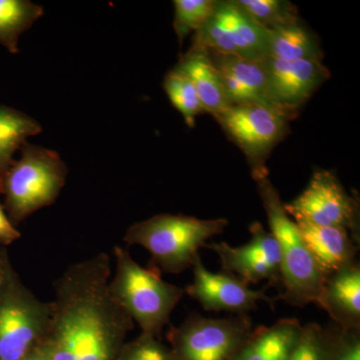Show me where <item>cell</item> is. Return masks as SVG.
<instances>
[{
    "label": "cell",
    "mask_w": 360,
    "mask_h": 360,
    "mask_svg": "<svg viewBox=\"0 0 360 360\" xmlns=\"http://www.w3.org/2000/svg\"><path fill=\"white\" fill-rule=\"evenodd\" d=\"M106 253L71 265L54 283L52 360H116L134 322L110 290Z\"/></svg>",
    "instance_id": "1"
},
{
    "label": "cell",
    "mask_w": 360,
    "mask_h": 360,
    "mask_svg": "<svg viewBox=\"0 0 360 360\" xmlns=\"http://www.w3.org/2000/svg\"><path fill=\"white\" fill-rule=\"evenodd\" d=\"M227 225L229 220L225 219H200L163 213L135 222L127 229L123 241L148 250L149 266L160 272L180 274L193 267L200 248H205L213 236L222 233Z\"/></svg>",
    "instance_id": "2"
},
{
    "label": "cell",
    "mask_w": 360,
    "mask_h": 360,
    "mask_svg": "<svg viewBox=\"0 0 360 360\" xmlns=\"http://www.w3.org/2000/svg\"><path fill=\"white\" fill-rule=\"evenodd\" d=\"M113 257L115 272L110 277L111 295L141 333L160 338L184 290L163 281L155 267H142L122 246L113 248Z\"/></svg>",
    "instance_id": "3"
},
{
    "label": "cell",
    "mask_w": 360,
    "mask_h": 360,
    "mask_svg": "<svg viewBox=\"0 0 360 360\" xmlns=\"http://www.w3.org/2000/svg\"><path fill=\"white\" fill-rule=\"evenodd\" d=\"M258 193L266 212L270 232L281 252V283L283 291L276 300L303 307L316 303L324 278L305 245L297 225L284 210L278 191L269 177L257 180Z\"/></svg>",
    "instance_id": "4"
},
{
    "label": "cell",
    "mask_w": 360,
    "mask_h": 360,
    "mask_svg": "<svg viewBox=\"0 0 360 360\" xmlns=\"http://www.w3.org/2000/svg\"><path fill=\"white\" fill-rule=\"evenodd\" d=\"M20 158L0 179L4 210L14 225L58 200L68 177V167L51 149L26 141Z\"/></svg>",
    "instance_id": "5"
},
{
    "label": "cell",
    "mask_w": 360,
    "mask_h": 360,
    "mask_svg": "<svg viewBox=\"0 0 360 360\" xmlns=\"http://www.w3.org/2000/svg\"><path fill=\"white\" fill-rule=\"evenodd\" d=\"M52 302H42L13 265L0 291V360H20L49 338Z\"/></svg>",
    "instance_id": "6"
},
{
    "label": "cell",
    "mask_w": 360,
    "mask_h": 360,
    "mask_svg": "<svg viewBox=\"0 0 360 360\" xmlns=\"http://www.w3.org/2000/svg\"><path fill=\"white\" fill-rule=\"evenodd\" d=\"M213 117L246 156L253 179L269 176L267 158L288 134L290 116L269 106L243 104L231 105Z\"/></svg>",
    "instance_id": "7"
},
{
    "label": "cell",
    "mask_w": 360,
    "mask_h": 360,
    "mask_svg": "<svg viewBox=\"0 0 360 360\" xmlns=\"http://www.w3.org/2000/svg\"><path fill=\"white\" fill-rule=\"evenodd\" d=\"M252 330L248 314L210 319L193 312L170 328L167 340L176 360H232Z\"/></svg>",
    "instance_id": "8"
},
{
    "label": "cell",
    "mask_w": 360,
    "mask_h": 360,
    "mask_svg": "<svg viewBox=\"0 0 360 360\" xmlns=\"http://www.w3.org/2000/svg\"><path fill=\"white\" fill-rule=\"evenodd\" d=\"M269 32L243 11L236 0L217 1L214 11L194 33L193 45L210 51L262 60L269 53Z\"/></svg>",
    "instance_id": "9"
},
{
    "label": "cell",
    "mask_w": 360,
    "mask_h": 360,
    "mask_svg": "<svg viewBox=\"0 0 360 360\" xmlns=\"http://www.w3.org/2000/svg\"><path fill=\"white\" fill-rule=\"evenodd\" d=\"M283 206L295 221L340 227L359 243V198L347 193L333 172H315L302 193Z\"/></svg>",
    "instance_id": "10"
},
{
    "label": "cell",
    "mask_w": 360,
    "mask_h": 360,
    "mask_svg": "<svg viewBox=\"0 0 360 360\" xmlns=\"http://www.w3.org/2000/svg\"><path fill=\"white\" fill-rule=\"evenodd\" d=\"M250 240L233 248L226 243L206 245L219 255L222 271L238 277L250 285L266 281L267 288L281 283V252L276 238L264 225L253 222L250 226Z\"/></svg>",
    "instance_id": "11"
},
{
    "label": "cell",
    "mask_w": 360,
    "mask_h": 360,
    "mask_svg": "<svg viewBox=\"0 0 360 360\" xmlns=\"http://www.w3.org/2000/svg\"><path fill=\"white\" fill-rule=\"evenodd\" d=\"M193 281L184 293L191 296L207 311H227L236 315L246 314L257 309L258 302L269 303L274 309V298L264 290H253L245 281L227 272L213 274L206 269L200 255L193 265Z\"/></svg>",
    "instance_id": "12"
},
{
    "label": "cell",
    "mask_w": 360,
    "mask_h": 360,
    "mask_svg": "<svg viewBox=\"0 0 360 360\" xmlns=\"http://www.w3.org/2000/svg\"><path fill=\"white\" fill-rule=\"evenodd\" d=\"M264 65L270 103L290 118L329 77L322 61L283 60L267 56Z\"/></svg>",
    "instance_id": "13"
},
{
    "label": "cell",
    "mask_w": 360,
    "mask_h": 360,
    "mask_svg": "<svg viewBox=\"0 0 360 360\" xmlns=\"http://www.w3.org/2000/svg\"><path fill=\"white\" fill-rule=\"evenodd\" d=\"M208 51L229 105L259 104L274 108L267 94L264 59L252 60Z\"/></svg>",
    "instance_id": "14"
},
{
    "label": "cell",
    "mask_w": 360,
    "mask_h": 360,
    "mask_svg": "<svg viewBox=\"0 0 360 360\" xmlns=\"http://www.w3.org/2000/svg\"><path fill=\"white\" fill-rule=\"evenodd\" d=\"M295 222L324 279L356 262L359 243L345 229L303 220Z\"/></svg>",
    "instance_id": "15"
},
{
    "label": "cell",
    "mask_w": 360,
    "mask_h": 360,
    "mask_svg": "<svg viewBox=\"0 0 360 360\" xmlns=\"http://www.w3.org/2000/svg\"><path fill=\"white\" fill-rule=\"evenodd\" d=\"M317 304L328 312L336 326L360 328V266L359 262L324 279Z\"/></svg>",
    "instance_id": "16"
},
{
    "label": "cell",
    "mask_w": 360,
    "mask_h": 360,
    "mask_svg": "<svg viewBox=\"0 0 360 360\" xmlns=\"http://www.w3.org/2000/svg\"><path fill=\"white\" fill-rule=\"evenodd\" d=\"M303 326L296 319H284L274 326L251 331L232 360H290L300 342Z\"/></svg>",
    "instance_id": "17"
},
{
    "label": "cell",
    "mask_w": 360,
    "mask_h": 360,
    "mask_svg": "<svg viewBox=\"0 0 360 360\" xmlns=\"http://www.w3.org/2000/svg\"><path fill=\"white\" fill-rule=\"evenodd\" d=\"M193 84L206 113L215 116L229 108L219 73L213 65L210 51L205 47L191 45L186 54L180 56L174 66Z\"/></svg>",
    "instance_id": "18"
},
{
    "label": "cell",
    "mask_w": 360,
    "mask_h": 360,
    "mask_svg": "<svg viewBox=\"0 0 360 360\" xmlns=\"http://www.w3.org/2000/svg\"><path fill=\"white\" fill-rule=\"evenodd\" d=\"M269 32V58L322 61L323 53L317 37L309 28L300 25V21Z\"/></svg>",
    "instance_id": "19"
},
{
    "label": "cell",
    "mask_w": 360,
    "mask_h": 360,
    "mask_svg": "<svg viewBox=\"0 0 360 360\" xmlns=\"http://www.w3.org/2000/svg\"><path fill=\"white\" fill-rule=\"evenodd\" d=\"M41 130L39 122L32 116L0 104V179L13 165L16 150Z\"/></svg>",
    "instance_id": "20"
},
{
    "label": "cell",
    "mask_w": 360,
    "mask_h": 360,
    "mask_svg": "<svg viewBox=\"0 0 360 360\" xmlns=\"http://www.w3.org/2000/svg\"><path fill=\"white\" fill-rule=\"evenodd\" d=\"M42 15L44 7L30 0H0V45L18 53L20 37Z\"/></svg>",
    "instance_id": "21"
},
{
    "label": "cell",
    "mask_w": 360,
    "mask_h": 360,
    "mask_svg": "<svg viewBox=\"0 0 360 360\" xmlns=\"http://www.w3.org/2000/svg\"><path fill=\"white\" fill-rule=\"evenodd\" d=\"M163 89L175 110L184 117L187 127H193L195 118L206 113L191 80L177 68L168 71L163 80Z\"/></svg>",
    "instance_id": "22"
},
{
    "label": "cell",
    "mask_w": 360,
    "mask_h": 360,
    "mask_svg": "<svg viewBox=\"0 0 360 360\" xmlns=\"http://www.w3.org/2000/svg\"><path fill=\"white\" fill-rule=\"evenodd\" d=\"M258 25L266 30L300 21L297 8L284 0H236Z\"/></svg>",
    "instance_id": "23"
},
{
    "label": "cell",
    "mask_w": 360,
    "mask_h": 360,
    "mask_svg": "<svg viewBox=\"0 0 360 360\" xmlns=\"http://www.w3.org/2000/svg\"><path fill=\"white\" fill-rule=\"evenodd\" d=\"M217 0H174V32L179 44L189 33H195L212 15Z\"/></svg>",
    "instance_id": "24"
},
{
    "label": "cell",
    "mask_w": 360,
    "mask_h": 360,
    "mask_svg": "<svg viewBox=\"0 0 360 360\" xmlns=\"http://www.w3.org/2000/svg\"><path fill=\"white\" fill-rule=\"evenodd\" d=\"M326 360H360V328L328 326Z\"/></svg>",
    "instance_id": "25"
},
{
    "label": "cell",
    "mask_w": 360,
    "mask_h": 360,
    "mask_svg": "<svg viewBox=\"0 0 360 360\" xmlns=\"http://www.w3.org/2000/svg\"><path fill=\"white\" fill-rule=\"evenodd\" d=\"M116 360H176L172 349L160 338L141 333L123 345Z\"/></svg>",
    "instance_id": "26"
},
{
    "label": "cell",
    "mask_w": 360,
    "mask_h": 360,
    "mask_svg": "<svg viewBox=\"0 0 360 360\" xmlns=\"http://www.w3.org/2000/svg\"><path fill=\"white\" fill-rule=\"evenodd\" d=\"M290 360H326V328L319 323L303 326L300 342Z\"/></svg>",
    "instance_id": "27"
},
{
    "label": "cell",
    "mask_w": 360,
    "mask_h": 360,
    "mask_svg": "<svg viewBox=\"0 0 360 360\" xmlns=\"http://www.w3.org/2000/svg\"><path fill=\"white\" fill-rule=\"evenodd\" d=\"M20 238V232L9 219L4 206L0 205V245L6 248V246L13 245Z\"/></svg>",
    "instance_id": "28"
},
{
    "label": "cell",
    "mask_w": 360,
    "mask_h": 360,
    "mask_svg": "<svg viewBox=\"0 0 360 360\" xmlns=\"http://www.w3.org/2000/svg\"><path fill=\"white\" fill-rule=\"evenodd\" d=\"M20 360H52L51 347L49 340L35 347L32 352Z\"/></svg>",
    "instance_id": "29"
},
{
    "label": "cell",
    "mask_w": 360,
    "mask_h": 360,
    "mask_svg": "<svg viewBox=\"0 0 360 360\" xmlns=\"http://www.w3.org/2000/svg\"><path fill=\"white\" fill-rule=\"evenodd\" d=\"M13 266L6 246L0 245V291L2 290L4 281H6L8 270Z\"/></svg>",
    "instance_id": "30"
}]
</instances>
